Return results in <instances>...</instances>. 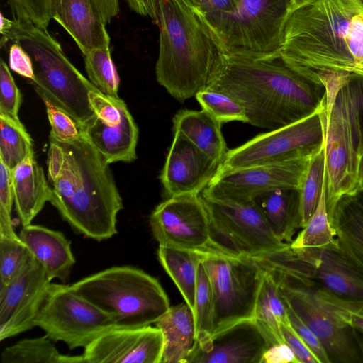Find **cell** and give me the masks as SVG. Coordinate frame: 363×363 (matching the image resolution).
Segmentation results:
<instances>
[{"instance_id":"cell-58","label":"cell","mask_w":363,"mask_h":363,"mask_svg":"<svg viewBox=\"0 0 363 363\" xmlns=\"http://www.w3.org/2000/svg\"><path fill=\"white\" fill-rule=\"evenodd\" d=\"M359 3L363 6V0H358Z\"/></svg>"},{"instance_id":"cell-6","label":"cell","mask_w":363,"mask_h":363,"mask_svg":"<svg viewBox=\"0 0 363 363\" xmlns=\"http://www.w3.org/2000/svg\"><path fill=\"white\" fill-rule=\"evenodd\" d=\"M71 286L109 314L116 328L150 325L170 308L168 296L158 280L142 269L130 266L106 269Z\"/></svg>"},{"instance_id":"cell-13","label":"cell","mask_w":363,"mask_h":363,"mask_svg":"<svg viewBox=\"0 0 363 363\" xmlns=\"http://www.w3.org/2000/svg\"><path fill=\"white\" fill-rule=\"evenodd\" d=\"M52 341L70 350L85 348L116 328L113 318L74 291L71 285L51 283L34 321Z\"/></svg>"},{"instance_id":"cell-31","label":"cell","mask_w":363,"mask_h":363,"mask_svg":"<svg viewBox=\"0 0 363 363\" xmlns=\"http://www.w3.org/2000/svg\"><path fill=\"white\" fill-rule=\"evenodd\" d=\"M1 363H82V355L68 356L59 352L46 335L23 339L6 347Z\"/></svg>"},{"instance_id":"cell-50","label":"cell","mask_w":363,"mask_h":363,"mask_svg":"<svg viewBox=\"0 0 363 363\" xmlns=\"http://www.w3.org/2000/svg\"><path fill=\"white\" fill-rule=\"evenodd\" d=\"M349 85L354 97L361 122L363 125V75L350 73Z\"/></svg>"},{"instance_id":"cell-40","label":"cell","mask_w":363,"mask_h":363,"mask_svg":"<svg viewBox=\"0 0 363 363\" xmlns=\"http://www.w3.org/2000/svg\"><path fill=\"white\" fill-rule=\"evenodd\" d=\"M51 126L50 136L57 141L67 143L77 140L82 131L77 123L68 113L46 99H42Z\"/></svg>"},{"instance_id":"cell-15","label":"cell","mask_w":363,"mask_h":363,"mask_svg":"<svg viewBox=\"0 0 363 363\" xmlns=\"http://www.w3.org/2000/svg\"><path fill=\"white\" fill-rule=\"evenodd\" d=\"M311 155L219 172L202 195L244 201L278 189H299Z\"/></svg>"},{"instance_id":"cell-11","label":"cell","mask_w":363,"mask_h":363,"mask_svg":"<svg viewBox=\"0 0 363 363\" xmlns=\"http://www.w3.org/2000/svg\"><path fill=\"white\" fill-rule=\"evenodd\" d=\"M214 302L213 336L254 317L264 268L256 258L201 250Z\"/></svg>"},{"instance_id":"cell-36","label":"cell","mask_w":363,"mask_h":363,"mask_svg":"<svg viewBox=\"0 0 363 363\" xmlns=\"http://www.w3.org/2000/svg\"><path fill=\"white\" fill-rule=\"evenodd\" d=\"M84 56L89 81L105 95L119 98L118 91L120 78L112 60L109 47L94 48Z\"/></svg>"},{"instance_id":"cell-47","label":"cell","mask_w":363,"mask_h":363,"mask_svg":"<svg viewBox=\"0 0 363 363\" xmlns=\"http://www.w3.org/2000/svg\"><path fill=\"white\" fill-rule=\"evenodd\" d=\"M261 363H299L295 354L286 343L269 347L263 354Z\"/></svg>"},{"instance_id":"cell-26","label":"cell","mask_w":363,"mask_h":363,"mask_svg":"<svg viewBox=\"0 0 363 363\" xmlns=\"http://www.w3.org/2000/svg\"><path fill=\"white\" fill-rule=\"evenodd\" d=\"M162 333L164 345L160 363H188L197 345L194 313L186 303L170 306L155 323Z\"/></svg>"},{"instance_id":"cell-8","label":"cell","mask_w":363,"mask_h":363,"mask_svg":"<svg viewBox=\"0 0 363 363\" xmlns=\"http://www.w3.org/2000/svg\"><path fill=\"white\" fill-rule=\"evenodd\" d=\"M289 0H240L235 9L206 20L230 55L279 56Z\"/></svg>"},{"instance_id":"cell-39","label":"cell","mask_w":363,"mask_h":363,"mask_svg":"<svg viewBox=\"0 0 363 363\" xmlns=\"http://www.w3.org/2000/svg\"><path fill=\"white\" fill-rule=\"evenodd\" d=\"M0 115L17 122L22 96L6 62H0Z\"/></svg>"},{"instance_id":"cell-10","label":"cell","mask_w":363,"mask_h":363,"mask_svg":"<svg viewBox=\"0 0 363 363\" xmlns=\"http://www.w3.org/2000/svg\"><path fill=\"white\" fill-rule=\"evenodd\" d=\"M267 269L285 303L320 340L330 363L363 362L356 330L343 320L337 297Z\"/></svg>"},{"instance_id":"cell-3","label":"cell","mask_w":363,"mask_h":363,"mask_svg":"<svg viewBox=\"0 0 363 363\" xmlns=\"http://www.w3.org/2000/svg\"><path fill=\"white\" fill-rule=\"evenodd\" d=\"M208 87L235 99L243 107L247 123L270 130L310 116L325 102L324 87L292 69L280 55H228Z\"/></svg>"},{"instance_id":"cell-55","label":"cell","mask_w":363,"mask_h":363,"mask_svg":"<svg viewBox=\"0 0 363 363\" xmlns=\"http://www.w3.org/2000/svg\"><path fill=\"white\" fill-rule=\"evenodd\" d=\"M356 330V329H355ZM357 340L359 342V347L363 357V332L356 330Z\"/></svg>"},{"instance_id":"cell-24","label":"cell","mask_w":363,"mask_h":363,"mask_svg":"<svg viewBox=\"0 0 363 363\" xmlns=\"http://www.w3.org/2000/svg\"><path fill=\"white\" fill-rule=\"evenodd\" d=\"M11 175L16 211L22 226L30 225L45 203L50 201L52 187L34 154L17 165Z\"/></svg>"},{"instance_id":"cell-38","label":"cell","mask_w":363,"mask_h":363,"mask_svg":"<svg viewBox=\"0 0 363 363\" xmlns=\"http://www.w3.org/2000/svg\"><path fill=\"white\" fill-rule=\"evenodd\" d=\"M32 256L19 236H0V287L10 284L26 267Z\"/></svg>"},{"instance_id":"cell-9","label":"cell","mask_w":363,"mask_h":363,"mask_svg":"<svg viewBox=\"0 0 363 363\" xmlns=\"http://www.w3.org/2000/svg\"><path fill=\"white\" fill-rule=\"evenodd\" d=\"M209 218L210 250L235 257L259 258L290 245L272 233L254 200L238 201L201 195Z\"/></svg>"},{"instance_id":"cell-45","label":"cell","mask_w":363,"mask_h":363,"mask_svg":"<svg viewBox=\"0 0 363 363\" xmlns=\"http://www.w3.org/2000/svg\"><path fill=\"white\" fill-rule=\"evenodd\" d=\"M280 331L284 342L292 350L299 363H320L290 324H281Z\"/></svg>"},{"instance_id":"cell-25","label":"cell","mask_w":363,"mask_h":363,"mask_svg":"<svg viewBox=\"0 0 363 363\" xmlns=\"http://www.w3.org/2000/svg\"><path fill=\"white\" fill-rule=\"evenodd\" d=\"M338 250L363 277V202L356 195H345L330 218Z\"/></svg>"},{"instance_id":"cell-56","label":"cell","mask_w":363,"mask_h":363,"mask_svg":"<svg viewBox=\"0 0 363 363\" xmlns=\"http://www.w3.org/2000/svg\"><path fill=\"white\" fill-rule=\"evenodd\" d=\"M356 195L361 199V201L363 202V192H359L356 194Z\"/></svg>"},{"instance_id":"cell-46","label":"cell","mask_w":363,"mask_h":363,"mask_svg":"<svg viewBox=\"0 0 363 363\" xmlns=\"http://www.w3.org/2000/svg\"><path fill=\"white\" fill-rule=\"evenodd\" d=\"M9 62L10 69L22 77L34 79L32 60L28 53L17 43L9 48Z\"/></svg>"},{"instance_id":"cell-1","label":"cell","mask_w":363,"mask_h":363,"mask_svg":"<svg viewBox=\"0 0 363 363\" xmlns=\"http://www.w3.org/2000/svg\"><path fill=\"white\" fill-rule=\"evenodd\" d=\"M279 55L320 86L323 74L363 71V6L358 0H311L294 9Z\"/></svg>"},{"instance_id":"cell-12","label":"cell","mask_w":363,"mask_h":363,"mask_svg":"<svg viewBox=\"0 0 363 363\" xmlns=\"http://www.w3.org/2000/svg\"><path fill=\"white\" fill-rule=\"evenodd\" d=\"M325 123L326 99L324 105L310 116L228 150L219 172L310 156L324 143Z\"/></svg>"},{"instance_id":"cell-16","label":"cell","mask_w":363,"mask_h":363,"mask_svg":"<svg viewBox=\"0 0 363 363\" xmlns=\"http://www.w3.org/2000/svg\"><path fill=\"white\" fill-rule=\"evenodd\" d=\"M290 277L348 302L363 301V277L338 249L291 248Z\"/></svg>"},{"instance_id":"cell-41","label":"cell","mask_w":363,"mask_h":363,"mask_svg":"<svg viewBox=\"0 0 363 363\" xmlns=\"http://www.w3.org/2000/svg\"><path fill=\"white\" fill-rule=\"evenodd\" d=\"M8 3L14 19L47 28L52 18V0H8Z\"/></svg>"},{"instance_id":"cell-29","label":"cell","mask_w":363,"mask_h":363,"mask_svg":"<svg viewBox=\"0 0 363 363\" xmlns=\"http://www.w3.org/2000/svg\"><path fill=\"white\" fill-rule=\"evenodd\" d=\"M253 319L264 335L269 347L285 343L280 331V325L290 324L286 307L276 279L266 268L262 276Z\"/></svg>"},{"instance_id":"cell-37","label":"cell","mask_w":363,"mask_h":363,"mask_svg":"<svg viewBox=\"0 0 363 363\" xmlns=\"http://www.w3.org/2000/svg\"><path fill=\"white\" fill-rule=\"evenodd\" d=\"M195 97L202 109L221 124L233 121L247 123L243 107L225 92L208 87L199 91Z\"/></svg>"},{"instance_id":"cell-2","label":"cell","mask_w":363,"mask_h":363,"mask_svg":"<svg viewBox=\"0 0 363 363\" xmlns=\"http://www.w3.org/2000/svg\"><path fill=\"white\" fill-rule=\"evenodd\" d=\"M50 203L77 232L101 241L117 233L122 198L108 164L82 133L63 143L50 136Z\"/></svg>"},{"instance_id":"cell-53","label":"cell","mask_w":363,"mask_h":363,"mask_svg":"<svg viewBox=\"0 0 363 363\" xmlns=\"http://www.w3.org/2000/svg\"><path fill=\"white\" fill-rule=\"evenodd\" d=\"M346 306L353 313L363 316V301L361 302H348L345 301Z\"/></svg>"},{"instance_id":"cell-20","label":"cell","mask_w":363,"mask_h":363,"mask_svg":"<svg viewBox=\"0 0 363 363\" xmlns=\"http://www.w3.org/2000/svg\"><path fill=\"white\" fill-rule=\"evenodd\" d=\"M221 164L183 134L174 132L160 179L169 197L200 194L218 174Z\"/></svg>"},{"instance_id":"cell-32","label":"cell","mask_w":363,"mask_h":363,"mask_svg":"<svg viewBox=\"0 0 363 363\" xmlns=\"http://www.w3.org/2000/svg\"><path fill=\"white\" fill-rule=\"evenodd\" d=\"M193 313L197 345L192 352H206L213 337L214 302L211 281L202 260L198 267Z\"/></svg>"},{"instance_id":"cell-17","label":"cell","mask_w":363,"mask_h":363,"mask_svg":"<svg viewBox=\"0 0 363 363\" xmlns=\"http://www.w3.org/2000/svg\"><path fill=\"white\" fill-rule=\"evenodd\" d=\"M150 225L160 246L204 250L209 244V218L200 194L168 197L152 211Z\"/></svg>"},{"instance_id":"cell-33","label":"cell","mask_w":363,"mask_h":363,"mask_svg":"<svg viewBox=\"0 0 363 363\" xmlns=\"http://www.w3.org/2000/svg\"><path fill=\"white\" fill-rule=\"evenodd\" d=\"M325 187V140L310 157L299 186L301 227L315 211Z\"/></svg>"},{"instance_id":"cell-54","label":"cell","mask_w":363,"mask_h":363,"mask_svg":"<svg viewBox=\"0 0 363 363\" xmlns=\"http://www.w3.org/2000/svg\"><path fill=\"white\" fill-rule=\"evenodd\" d=\"M311 0H289V12L301 5L310 1Z\"/></svg>"},{"instance_id":"cell-19","label":"cell","mask_w":363,"mask_h":363,"mask_svg":"<svg viewBox=\"0 0 363 363\" xmlns=\"http://www.w3.org/2000/svg\"><path fill=\"white\" fill-rule=\"evenodd\" d=\"M163 345L156 326L114 328L96 338L82 355L86 363H160Z\"/></svg>"},{"instance_id":"cell-34","label":"cell","mask_w":363,"mask_h":363,"mask_svg":"<svg viewBox=\"0 0 363 363\" xmlns=\"http://www.w3.org/2000/svg\"><path fill=\"white\" fill-rule=\"evenodd\" d=\"M290 247L294 249H338L335 232L327 208L325 187L315 211L302 230L290 243Z\"/></svg>"},{"instance_id":"cell-5","label":"cell","mask_w":363,"mask_h":363,"mask_svg":"<svg viewBox=\"0 0 363 363\" xmlns=\"http://www.w3.org/2000/svg\"><path fill=\"white\" fill-rule=\"evenodd\" d=\"M13 20L11 31L1 38V46L9 41L17 43L28 53L35 91L68 113L82 129L95 116L89 94L97 88L72 64L47 28Z\"/></svg>"},{"instance_id":"cell-30","label":"cell","mask_w":363,"mask_h":363,"mask_svg":"<svg viewBox=\"0 0 363 363\" xmlns=\"http://www.w3.org/2000/svg\"><path fill=\"white\" fill-rule=\"evenodd\" d=\"M157 256L160 264L176 284L185 303L193 311L201 250H188L160 246Z\"/></svg>"},{"instance_id":"cell-22","label":"cell","mask_w":363,"mask_h":363,"mask_svg":"<svg viewBox=\"0 0 363 363\" xmlns=\"http://www.w3.org/2000/svg\"><path fill=\"white\" fill-rule=\"evenodd\" d=\"M51 16L72 38L83 55L94 48L109 47L106 25L91 0H52Z\"/></svg>"},{"instance_id":"cell-21","label":"cell","mask_w":363,"mask_h":363,"mask_svg":"<svg viewBox=\"0 0 363 363\" xmlns=\"http://www.w3.org/2000/svg\"><path fill=\"white\" fill-rule=\"evenodd\" d=\"M269 344L253 318L213 336L206 352H192L188 363H261Z\"/></svg>"},{"instance_id":"cell-18","label":"cell","mask_w":363,"mask_h":363,"mask_svg":"<svg viewBox=\"0 0 363 363\" xmlns=\"http://www.w3.org/2000/svg\"><path fill=\"white\" fill-rule=\"evenodd\" d=\"M51 279L33 255L19 274L0 287V340L33 328Z\"/></svg>"},{"instance_id":"cell-43","label":"cell","mask_w":363,"mask_h":363,"mask_svg":"<svg viewBox=\"0 0 363 363\" xmlns=\"http://www.w3.org/2000/svg\"><path fill=\"white\" fill-rule=\"evenodd\" d=\"M285 305L288 313L289 323L293 330L315 355L320 363H330L326 350L318 337L302 322L286 303Z\"/></svg>"},{"instance_id":"cell-4","label":"cell","mask_w":363,"mask_h":363,"mask_svg":"<svg viewBox=\"0 0 363 363\" xmlns=\"http://www.w3.org/2000/svg\"><path fill=\"white\" fill-rule=\"evenodd\" d=\"M156 79L183 102L208 88L221 72L228 52L214 32L179 0H160Z\"/></svg>"},{"instance_id":"cell-7","label":"cell","mask_w":363,"mask_h":363,"mask_svg":"<svg viewBox=\"0 0 363 363\" xmlns=\"http://www.w3.org/2000/svg\"><path fill=\"white\" fill-rule=\"evenodd\" d=\"M349 77L333 79L324 84L325 199L330 218L338 201L345 195L355 194L357 186L363 125Z\"/></svg>"},{"instance_id":"cell-52","label":"cell","mask_w":363,"mask_h":363,"mask_svg":"<svg viewBox=\"0 0 363 363\" xmlns=\"http://www.w3.org/2000/svg\"><path fill=\"white\" fill-rule=\"evenodd\" d=\"M357 174V186L356 194L363 192V134L359 150V162Z\"/></svg>"},{"instance_id":"cell-42","label":"cell","mask_w":363,"mask_h":363,"mask_svg":"<svg viewBox=\"0 0 363 363\" xmlns=\"http://www.w3.org/2000/svg\"><path fill=\"white\" fill-rule=\"evenodd\" d=\"M14 197L11 171L0 162V236L17 238L11 219Z\"/></svg>"},{"instance_id":"cell-27","label":"cell","mask_w":363,"mask_h":363,"mask_svg":"<svg viewBox=\"0 0 363 363\" xmlns=\"http://www.w3.org/2000/svg\"><path fill=\"white\" fill-rule=\"evenodd\" d=\"M253 200L274 235L279 240L290 244L296 230L302 228L298 189H278Z\"/></svg>"},{"instance_id":"cell-35","label":"cell","mask_w":363,"mask_h":363,"mask_svg":"<svg viewBox=\"0 0 363 363\" xmlns=\"http://www.w3.org/2000/svg\"><path fill=\"white\" fill-rule=\"evenodd\" d=\"M0 162L11 172L33 155V140L21 122L0 115Z\"/></svg>"},{"instance_id":"cell-48","label":"cell","mask_w":363,"mask_h":363,"mask_svg":"<svg viewBox=\"0 0 363 363\" xmlns=\"http://www.w3.org/2000/svg\"><path fill=\"white\" fill-rule=\"evenodd\" d=\"M135 13L150 17L155 24L159 23L160 0H126Z\"/></svg>"},{"instance_id":"cell-23","label":"cell","mask_w":363,"mask_h":363,"mask_svg":"<svg viewBox=\"0 0 363 363\" xmlns=\"http://www.w3.org/2000/svg\"><path fill=\"white\" fill-rule=\"evenodd\" d=\"M52 280L65 282L75 264L71 242L57 230L38 225L23 226L18 234Z\"/></svg>"},{"instance_id":"cell-51","label":"cell","mask_w":363,"mask_h":363,"mask_svg":"<svg viewBox=\"0 0 363 363\" xmlns=\"http://www.w3.org/2000/svg\"><path fill=\"white\" fill-rule=\"evenodd\" d=\"M341 315L348 325L353 328L363 332V316L352 312L345 305V301L338 299Z\"/></svg>"},{"instance_id":"cell-14","label":"cell","mask_w":363,"mask_h":363,"mask_svg":"<svg viewBox=\"0 0 363 363\" xmlns=\"http://www.w3.org/2000/svg\"><path fill=\"white\" fill-rule=\"evenodd\" d=\"M89 100L95 116L82 128L84 135L108 164L133 162L139 132L124 101L99 89Z\"/></svg>"},{"instance_id":"cell-44","label":"cell","mask_w":363,"mask_h":363,"mask_svg":"<svg viewBox=\"0 0 363 363\" xmlns=\"http://www.w3.org/2000/svg\"><path fill=\"white\" fill-rule=\"evenodd\" d=\"M202 19L227 13L236 9L240 0H179Z\"/></svg>"},{"instance_id":"cell-28","label":"cell","mask_w":363,"mask_h":363,"mask_svg":"<svg viewBox=\"0 0 363 363\" xmlns=\"http://www.w3.org/2000/svg\"><path fill=\"white\" fill-rule=\"evenodd\" d=\"M174 132H179L212 159L223 163L228 149L222 124L204 110H181L173 118Z\"/></svg>"},{"instance_id":"cell-57","label":"cell","mask_w":363,"mask_h":363,"mask_svg":"<svg viewBox=\"0 0 363 363\" xmlns=\"http://www.w3.org/2000/svg\"><path fill=\"white\" fill-rule=\"evenodd\" d=\"M354 74H362L363 75V71H361V72H356Z\"/></svg>"},{"instance_id":"cell-49","label":"cell","mask_w":363,"mask_h":363,"mask_svg":"<svg viewBox=\"0 0 363 363\" xmlns=\"http://www.w3.org/2000/svg\"><path fill=\"white\" fill-rule=\"evenodd\" d=\"M94 9L106 25L120 11L118 0H91Z\"/></svg>"}]
</instances>
